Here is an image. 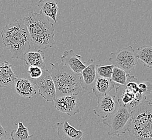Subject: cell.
Returning <instances> with one entry per match:
<instances>
[{"label": "cell", "instance_id": "cell-1", "mask_svg": "<svg viewBox=\"0 0 152 140\" xmlns=\"http://www.w3.org/2000/svg\"><path fill=\"white\" fill-rule=\"evenodd\" d=\"M22 19L35 49L44 50L55 47V28L49 18L41 13L30 12Z\"/></svg>", "mask_w": 152, "mask_h": 140}, {"label": "cell", "instance_id": "cell-2", "mask_svg": "<svg viewBox=\"0 0 152 140\" xmlns=\"http://www.w3.org/2000/svg\"><path fill=\"white\" fill-rule=\"evenodd\" d=\"M4 46L12 53V59L23 60L31 49V39L23 19L14 20L6 25L1 32Z\"/></svg>", "mask_w": 152, "mask_h": 140}, {"label": "cell", "instance_id": "cell-3", "mask_svg": "<svg viewBox=\"0 0 152 140\" xmlns=\"http://www.w3.org/2000/svg\"><path fill=\"white\" fill-rule=\"evenodd\" d=\"M49 71L53 79L55 89L56 97L66 96H77L82 91L80 74L74 73L64 65L50 63Z\"/></svg>", "mask_w": 152, "mask_h": 140}, {"label": "cell", "instance_id": "cell-4", "mask_svg": "<svg viewBox=\"0 0 152 140\" xmlns=\"http://www.w3.org/2000/svg\"><path fill=\"white\" fill-rule=\"evenodd\" d=\"M129 140H152V101L145 100L131 112Z\"/></svg>", "mask_w": 152, "mask_h": 140}, {"label": "cell", "instance_id": "cell-5", "mask_svg": "<svg viewBox=\"0 0 152 140\" xmlns=\"http://www.w3.org/2000/svg\"><path fill=\"white\" fill-rule=\"evenodd\" d=\"M103 123L110 128L109 136H119L128 131L132 121L131 111L124 106L120 105L113 114L104 119Z\"/></svg>", "mask_w": 152, "mask_h": 140}, {"label": "cell", "instance_id": "cell-6", "mask_svg": "<svg viewBox=\"0 0 152 140\" xmlns=\"http://www.w3.org/2000/svg\"><path fill=\"white\" fill-rule=\"evenodd\" d=\"M115 96L119 105L124 106L131 112L146 100V96L139 93L137 86L127 84L117 86Z\"/></svg>", "mask_w": 152, "mask_h": 140}, {"label": "cell", "instance_id": "cell-7", "mask_svg": "<svg viewBox=\"0 0 152 140\" xmlns=\"http://www.w3.org/2000/svg\"><path fill=\"white\" fill-rule=\"evenodd\" d=\"M109 61L113 65L129 73L137 64L138 58L132 46H129L111 53Z\"/></svg>", "mask_w": 152, "mask_h": 140}, {"label": "cell", "instance_id": "cell-8", "mask_svg": "<svg viewBox=\"0 0 152 140\" xmlns=\"http://www.w3.org/2000/svg\"><path fill=\"white\" fill-rule=\"evenodd\" d=\"M30 80L38 88L39 94L47 101L53 102L56 99L55 86L48 70H43L42 75L38 79Z\"/></svg>", "mask_w": 152, "mask_h": 140}, {"label": "cell", "instance_id": "cell-9", "mask_svg": "<svg viewBox=\"0 0 152 140\" xmlns=\"http://www.w3.org/2000/svg\"><path fill=\"white\" fill-rule=\"evenodd\" d=\"M97 101V106L94 109V113L103 119L113 114L120 106L115 96H112L110 93L102 96Z\"/></svg>", "mask_w": 152, "mask_h": 140}, {"label": "cell", "instance_id": "cell-10", "mask_svg": "<svg viewBox=\"0 0 152 140\" xmlns=\"http://www.w3.org/2000/svg\"><path fill=\"white\" fill-rule=\"evenodd\" d=\"M75 96H66L57 98L55 100V107L61 113L72 117L79 112Z\"/></svg>", "mask_w": 152, "mask_h": 140}, {"label": "cell", "instance_id": "cell-11", "mask_svg": "<svg viewBox=\"0 0 152 140\" xmlns=\"http://www.w3.org/2000/svg\"><path fill=\"white\" fill-rule=\"evenodd\" d=\"M82 56L77 55L73 50L65 51L61 55V63L74 73L80 74L82 71L85 69L86 65L84 64L82 61Z\"/></svg>", "mask_w": 152, "mask_h": 140}, {"label": "cell", "instance_id": "cell-12", "mask_svg": "<svg viewBox=\"0 0 152 140\" xmlns=\"http://www.w3.org/2000/svg\"><path fill=\"white\" fill-rule=\"evenodd\" d=\"M57 135L60 140H82L84 133L71 125L67 121L57 123Z\"/></svg>", "mask_w": 152, "mask_h": 140}, {"label": "cell", "instance_id": "cell-13", "mask_svg": "<svg viewBox=\"0 0 152 140\" xmlns=\"http://www.w3.org/2000/svg\"><path fill=\"white\" fill-rule=\"evenodd\" d=\"M95 62L90 59L88 61V65L83 70L80 74V82L83 89L85 90H91L94 87L96 80V72Z\"/></svg>", "mask_w": 152, "mask_h": 140}, {"label": "cell", "instance_id": "cell-14", "mask_svg": "<svg viewBox=\"0 0 152 140\" xmlns=\"http://www.w3.org/2000/svg\"><path fill=\"white\" fill-rule=\"evenodd\" d=\"M18 79L12 70V65L8 61L0 63V88L8 87Z\"/></svg>", "mask_w": 152, "mask_h": 140}, {"label": "cell", "instance_id": "cell-15", "mask_svg": "<svg viewBox=\"0 0 152 140\" xmlns=\"http://www.w3.org/2000/svg\"><path fill=\"white\" fill-rule=\"evenodd\" d=\"M58 0H39L37 6L40 13L51 18L55 23H57V15L58 12Z\"/></svg>", "mask_w": 152, "mask_h": 140}, {"label": "cell", "instance_id": "cell-16", "mask_svg": "<svg viewBox=\"0 0 152 140\" xmlns=\"http://www.w3.org/2000/svg\"><path fill=\"white\" fill-rule=\"evenodd\" d=\"M15 89L17 93L26 98H31L37 93L33 84L26 78L17 79L15 82Z\"/></svg>", "mask_w": 152, "mask_h": 140}, {"label": "cell", "instance_id": "cell-17", "mask_svg": "<svg viewBox=\"0 0 152 140\" xmlns=\"http://www.w3.org/2000/svg\"><path fill=\"white\" fill-rule=\"evenodd\" d=\"M114 86L115 85L111 79L97 77L92 90L98 100L102 96L110 93Z\"/></svg>", "mask_w": 152, "mask_h": 140}, {"label": "cell", "instance_id": "cell-18", "mask_svg": "<svg viewBox=\"0 0 152 140\" xmlns=\"http://www.w3.org/2000/svg\"><path fill=\"white\" fill-rule=\"evenodd\" d=\"M45 55L42 50L37 51H29L24 56L23 61L29 66H35L40 67L43 70L45 68Z\"/></svg>", "mask_w": 152, "mask_h": 140}, {"label": "cell", "instance_id": "cell-19", "mask_svg": "<svg viewBox=\"0 0 152 140\" xmlns=\"http://www.w3.org/2000/svg\"><path fill=\"white\" fill-rule=\"evenodd\" d=\"M137 58L146 67H152V47L150 45H143L135 51Z\"/></svg>", "mask_w": 152, "mask_h": 140}, {"label": "cell", "instance_id": "cell-20", "mask_svg": "<svg viewBox=\"0 0 152 140\" xmlns=\"http://www.w3.org/2000/svg\"><path fill=\"white\" fill-rule=\"evenodd\" d=\"M32 136L33 135L29 134L28 129L21 122H18V129L13 130L10 133L12 140H29Z\"/></svg>", "mask_w": 152, "mask_h": 140}, {"label": "cell", "instance_id": "cell-21", "mask_svg": "<svg viewBox=\"0 0 152 140\" xmlns=\"http://www.w3.org/2000/svg\"><path fill=\"white\" fill-rule=\"evenodd\" d=\"M127 74L124 70L114 66L112 70L111 80L117 86L124 85L127 82Z\"/></svg>", "mask_w": 152, "mask_h": 140}, {"label": "cell", "instance_id": "cell-22", "mask_svg": "<svg viewBox=\"0 0 152 140\" xmlns=\"http://www.w3.org/2000/svg\"><path fill=\"white\" fill-rule=\"evenodd\" d=\"M114 66V65L113 64L110 65H96V77L111 79L112 70Z\"/></svg>", "mask_w": 152, "mask_h": 140}, {"label": "cell", "instance_id": "cell-23", "mask_svg": "<svg viewBox=\"0 0 152 140\" xmlns=\"http://www.w3.org/2000/svg\"><path fill=\"white\" fill-rule=\"evenodd\" d=\"M137 88L139 93L143 96H146L152 93V83L148 81L139 82Z\"/></svg>", "mask_w": 152, "mask_h": 140}, {"label": "cell", "instance_id": "cell-24", "mask_svg": "<svg viewBox=\"0 0 152 140\" xmlns=\"http://www.w3.org/2000/svg\"><path fill=\"white\" fill-rule=\"evenodd\" d=\"M43 72V70L40 67L35 66H29L28 70L31 79H38L40 78Z\"/></svg>", "mask_w": 152, "mask_h": 140}, {"label": "cell", "instance_id": "cell-25", "mask_svg": "<svg viewBox=\"0 0 152 140\" xmlns=\"http://www.w3.org/2000/svg\"><path fill=\"white\" fill-rule=\"evenodd\" d=\"M7 131L4 129L2 125L0 123V139L6 136L7 134Z\"/></svg>", "mask_w": 152, "mask_h": 140}, {"label": "cell", "instance_id": "cell-26", "mask_svg": "<svg viewBox=\"0 0 152 140\" xmlns=\"http://www.w3.org/2000/svg\"></svg>", "mask_w": 152, "mask_h": 140}]
</instances>
